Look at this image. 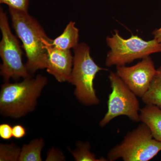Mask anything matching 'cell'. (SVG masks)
<instances>
[{"instance_id": "5", "label": "cell", "mask_w": 161, "mask_h": 161, "mask_svg": "<svg viewBox=\"0 0 161 161\" xmlns=\"http://www.w3.org/2000/svg\"><path fill=\"white\" fill-rule=\"evenodd\" d=\"M106 41L110 48L105 60V65L108 67L125 65L136 59L161 52V43L154 39L146 40L133 35L124 39L117 30L111 36L107 37Z\"/></svg>"}, {"instance_id": "13", "label": "cell", "mask_w": 161, "mask_h": 161, "mask_svg": "<svg viewBox=\"0 0 161 161\" xmlns=\"http://www.w3.org/2000/svg\"><path fill=\"white\" fill-rule=\"evenodd\" d=\"M43 139L37 138L21 148L19 161H41V151L44 147Z\"/></svg>"}, {"instance_id": "3", "label": "cell", "mask_w": 161, "mask_h": 161, "mask_svg": "<svg viewBox=\"0 0 161 161\" xmlns=\"http://www.w3.org/2000/svg\"><path fill=\"white\" fill-rule=\"evenodd\" d=\"M73 66L69 82L75 86V95L80 103L86 106L97 105L100 103L94 86L97 73L108 69L95 63L86 43H78L74 49Z\"/></svg>"}, {"instance_id": "9", "label": "cell", "mask_w": 161, "mask_h": 161, "mask_svg": "<svg viewBox=\"0 0 161 161\" xmlns=\"http://www.w3.org/2000/svg\"><path fill=\"white\" fill-rule=\"evenodd\" d=\"M51 40L45 42L47 51V71L59 82H69L73 69L74 56L70 50L58 49L49 45L48 43Z\"/></svg>"}, {"instance_id": "7", "label": "cell", "mask_w": 161, "mask_h": 161, "mask_svg": "<svg viewBox=\"0 0 161 161\" xmlns=\"http://www.w3.org/2000/svg\"><path fill=\"white\" fill-rule=\"evenodd\" d=\"M108 78L112 92L109 95L108 111L99 123V126L104 128L114 119L122 115L134 122H140L141 109L137 96L116 73L110 72Z\"/></svg>"}, {"instance_id": "17", "label": "cell", "mask_w": 161, "mask_h": 161, "mask_svg": "<svg viewBox=\"0 0 161 161\" xmlns=\"http://www.w3.org/2000/svg\"><path fill=\"white\" fill-rule=\"evenodd\" d=\"M13 136V127L9 124L0 125V137L5 140H9Z\"/></svg>"}, {"instance_id": "20", "label": "cell", "mask_w": 161, "mask_h": 161, "mask_svg": "<svg viewBox=\"0 0 161 161\" xmlns=\"http://www.w3.org/2000/svg\"><path fill=\"white\" fill-rule=\"evenodd\" d=\"M152 34L153 39H155L159 43H161V26L158 29H155L153 32Z\"/></svg>"}, {"instance_id": "18", "label": "cell", "mask_w": 161, "mask_h": 161, "mask_svg": "<svg viewBox=\"0 0 161 161\" xmlns=\"http://www.w3.org/2000/svg\"><path fill=\"white\" fill-rule=\"evenodd\" d=\"M65 157L60 150L52 148L47 154L46 161H64Z\"/></svg>"}, {"instance_id": "19", "label": "cell", "mask_w": 161, "mask_h": 161, "mask_svg": "<svg viewBox=\"0 0 161 161\" xmlns=\"http://www.w3.org/2000/svg\"><path fill=\"white\" fill-rule=\"evenodd\" d=\"M26 134V129L21 125H17L13 127V136L19 139L23 138Z\"/></svg>"}, {"instance_id": "16", "label": "cell", "mask_w": 161, "mask_h": 161, "mask_svg": "<svg viewBox=\"0 0 161 161\" xmlns=\"http://www.w3.org/2000/svg\"><path fill=\"white\" fill-rule=\"evenodd\" d=\"M29 0H0L1 3L6 4L9 8L22 11H28Z\"/></svg>"}, {"instance_id": "4", "label": "cell", "mask_w": 161, "mask_h": 161, "mask_svg": "<svg viewBox=\"0 0 161 161\" xmlns=\"http://www.w3.org/2000/svg\"><path fill=\"white\" fill-rule=\"evenodd\" d=\"M161 151V142L153 136L149 127L142 123L127 132L120 143L108 152V161H148Z\"/></svg>"}, {"instance_id": "2", "label": "cell", "mask_w": 161, "mask_h": 161, "mask_svg": "<svg viewBox=\"0 0 161 161\" xmlns=\"http://www.w3.org/2000/svg\"><path fill=\"white\" fill-rule=\"evenodd\" d=\"M47 83V78L41 75L24 78L20 82H5L0 92L1 114L5 117L19 119L32 112Z\"/></svg>"}, {"instance_id": "11", "label": "cell", "mask_w": 161, "mask_h": 161, "mask_svg": "<svg viewBox=\"0 0 161 161\" xmlns=\"http://www.w3.org/2000/svg\"><path fill=\"white\" fill-rule=\"evenodd\" d=\"M79 30L75 26V22L70 21L62 34L54 40L48 42L49 45L58 49L70 50L78 44Z\"/></svg>"}, {"instance_id": "1", "label": "cell", "mask_w": 161, "mask_h": 161, "mask_svg": "<svg viewBox=\"0 0 161 161\" xmlns=\"http://www.w3.org/2000/svg\"><path fill=\"white\" fill-rule=\"evenodd\" d=\"M14 29L23 43L27 61V71L32 76L37 71L46 68L47 51L45 41L51 40L37 20L29 14L28 11L9 8Z\"/></svg>"}, {"instance_id": "6", "label": "cell", "mask_w": 161, "mask_h": 161, "mask_svg": "<svg viewBox=\"0 0 161 161\" xmlns=\"http://www.w3.org/2000/svg\"><path fill=\"white\" fill-rule=\"evenodd\" d=\"M0 29L2 38L0 42V56L3 64L0 74L5 82L11 78L17 80L20 78L31 77L22 60L23 52L19 41L12 32L8 17L3 9H0Z\"/></svg>"}, {"instance_id": "12", "label": "cell", "mask_w": 161, "mask_h": 161, "mask_svg": "<svg viewBox=\"0 0 161 161\" xmlns=\"http://www.w3.org/2000/svg\"><path fill=\"white\" fill-rule=\"evenodd\" d=\"M142 99L146 104L153 105L161 109V66L157 69L149 90Z\"/></svg>"}, {"instance_id": "10", "label": "cell", "mask_w": 161, "mask_h": 161, "mask_svg": "<svg viewBox=\"0 0 161 161\" xmlns=\"http://www.w3.org/2000/svg\"><path fill=\"white\" fill-rule=\"evenodd\" d=\"M140 122L149 127L153 136L161 142V109L155 105L146 104L140 112Z\"/></svg>"}, {"instance_id": "14", "label": "cell", "mask_w": 161, "mask_h": 161, "mask_svg": "<svg viewBox=\"0 0 161 161\" xmlns=\"http://www.w3.org/2000/svg\"><path fill=\"white\" fill-rule=\"evenodd\" d=\"M76 149L74 151L69 150L76 161H107L108 159L102 157L97 158L95 154L91 151V146L89 142H78Z\"/></svg>"}, {"instance_id": "15", "label": "cell", "mask_w": 161, "mask_h": 161, "mask_svg": "<svg viewBox=\"0 0 161 161\" xmlns=\"http://www.w3.org/2000/svg\"><path fill=\"white\" fill-rule=\"evenodd\" d=\"M21 150V149L15 144H1L0 161H19Z\"/></svg>"}, {"instance_id": "8", "label": "cell", "mask_w": 161, "mask_h": 161, "mask_svg": "<svg viewBox=\"0 0 161 161\" xmlns=\"http://www.w3.org/2000/svg\"><path fill=\"white\" fill-rule=\"evenodd\" d=\"M156 70L150 56L142 58L132 66L116 67V74L136 96L141 98L149 90Z\"/></svg>"}]
</instances>
